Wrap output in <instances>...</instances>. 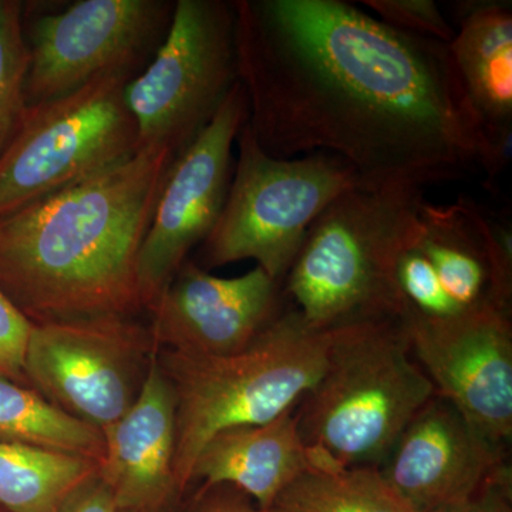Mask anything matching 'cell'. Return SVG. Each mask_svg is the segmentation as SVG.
Returning <instances> with one entry per match:
<instances>
[{
  "label": "cell",
  "instance_id": "4fadbf2b",
  "mask_svg": "<svg viewBox=\"0 0 512 512\" xmlns=\"http://www.w3.org/2000/svg\"><path fill=\"white\" fill-rule=\"evenodd\" d=\"M279 311V284L259 266L220 278L187 261L150 309V329L158 350L229 356L248 348Z\"/></svg>",
  "mask_w": 512,
  "mask_h": 512
},
{
  "label": "cell",
  "instance_id": "30bf717a",
  "mask_svg": "<svg viewBox=\"0 0 512 512\" xmlns=\"http://www.w3.org/2000/svg\"><path fill=\"white\" fill-rule=\"evenodd\" d=\"M174 5L163 0H80L63 12L33 19L25 28L28 106L72 93L104 73H140L163 42Z\"/></svg>",
  "mask_w": 512,
  "mask_h": 512
},
{
  "label": "cell",
  "instance_id": "52a82bcc",
  "mask_svg": "<svg viewBox=\"0 0 512 512\" xmlns=\"http://www.w3.org/2000/svg\"><path fill=\"white\" fill-rule=\"evenodd\" d=\"M136 73H104L80 89L26 106L0 156V218L117 164L138 150L126 101Z\"/></svg>",
  "mask_w": 512,
  "mask_h": 512
},
{
  "label": "cell",
  "instance_id": "3957f363",
  "mask_svg": "<svg viewBox=\"0 0 512 512\" xmlns=\"http://www.w3.org/2000/svg\"><path fill=\"white\" fill-rule=\"evenodd\" d=\"M424 201L412 185L357 187L323 210L284 279L309 328L404 318L397 262L419 234Z\"/></svg>",
  "mask_w": 512,
  "mask_h": 512
},
{
  "label": "cell",
  "instance_id": "484cf974",
  "mask_svg": "<svg viewBox=\"0 0 512 512\" xmlns=\"http://www.w3.org/2000/svg\"><path fill=\"white\" fill-rule=\"evenodd\" d=\"M185 512H276L262 510L244 491L229 484L201 488Z\"/></svg>",
  "mask_w": 512,
  "mask_h": 512
},
{
  "label": "cell",
  "instance_id": "7a4b0ae2",
  "mask_svg": "<svg viewBox=\"0 0 512 512\" xmlns=\"http://www.w3.org/2000/svg\"><path fill=\"white\" fill-rule=\"evenodd\" d=\"M174 160L138 148L0 218V289L33 325L144 311L138 255Z\"/></svg>",
  "mask_w": 512,
  "mask_h": 512
},
{
  "label": "cell",
  "instance_id": "5bb4252c",
  "mask_svg": "<svg viewBox=\"0 0 512 512\" xmlns=\"http://www.w3.org/2000/svg\"><path fill=\"white\" fill-rule=\"evenodd\" d=\"M503 451L434 394L404 429L382 471L414 511L429 512L510 478Z\"/></svg>",
  "mask_w": 512,
  "mask_h": 512
},
{
  "label": "cell",
  "instance_id": "2e32d148",
  "mask_svg": "<svg viewBox=\"0 0 512 512\" xmlns=\"http://www.w3.org/2000/svg\"><path fill=\"white\" fill-rule=\"evenodd\" d=\"M101 433L104 454L99 477L117 503L133 512H163L177 497L175 394L158 353L136 402Z\"/></svg>",
  "mask_w": 512,
  "mask_h": 512
},
{
  "label": "cell",
  "instance_id": "8fae6325",
  "mask_svg": "<svg viewBox=\"0 0 512 512\" xmlns=\"http://www.w3.org/2000/svg\"><path fill=\"white\" fill-rule=\"evenodd\" d=\"M248 97L235 84L214 119L178 154L168 171L138 255L141 305L150 312L165 286L220 218L231 184L232 147L248 120Z\"/></svg>",
  "mask_w": 512,
  "mask_h": 512
},
{
  "label": "cell",
  "instance_id": "4316f807",
  "mask_svg": "<svg viewBox=\"0 0 512 512\" xmlns=\"http://www.w3.org/2000/svg\"><path fill=\"white\" fill-rule=\"evenodd\" d=\"M56 512H133L117 503L109 487L96 476L77 487Z\"/></svg>",
  "mask_w": 512,
  "mask_h": 512
},
{
  "label": "cell",
  "instance_id": "603a6c76",
  "mask_svg": "<svg viewBox=\"0 0 512 512\" xmlns=\"http://www.w3.org/2000/svg\"><path fill=\"white\" fill-rule=\"evenodd\" d=\"M396 278L407 312L427 318H450L463 312L441 288L436 272L417 248L416 239L400 255Z\"/></svg>",
  "mask_w": 512,
  "mask_h": 512
},
{
  "label": "cell",
  "instance_id": "5b68a950",
  "mask_svg": "<svg viewBox=\"0 0 512 512\" xmlns=\"http://www.w3.org/2000/svg\"><path fill=\"white\" fill-rule=\"evenodd\" d=\"M434 394L402 320L353 323L329 330L325 369L295 416L309 450L343 467L382 468Z\"/></svg>",
  "mask_w": 512,
  "mask_h": 512
},
{
  "label": "cell",
  "instance_id": "83f0119b",
  "mask_svg": "<svg viewBox=\"0 0 512 512\" xmlns=\"http://www.w3.org/2000/svg\"><path fill=\"white\" fill-rule=\"evenodd\" d=\"M429 512H512L511 477L495 481L480 493Z\"/></svg>",
  "mask_w": 512,
  "mask_h": 512
},
{
  "label": "cell",
  "instance_id": "7402d4cb",
  "mask_svg": "<svg viewBox=\"0 0 512 512\" xmlns=\"http://www.w3.org/2000/svg\"><path fill=\"white\" fill-rule=\"evenodd\" d=\"M23 12L22 2L0 0V156L15 136L28 106L29 49Z\"/></svg>",
  "mask_w": 512,
  "mask_h": 512
},
{
  "label": "cell",
  "instance_id": "8992f818",
  "mask_svg": "<svg viewBox=\"0 0 512 512\" xmlns=\"http://www.w3.org/2000/svg\"><path fill=\"white\" fill-rule=\"evenodd\" d=\"M238 160L217 224L202 242V269L252 259L281 284L309 228L336 198L365 187L342 158L266 154L248 120L237 137Z\"/></svg>",
  "mask_w": 512,
  "mask_h": 512
},
{
  "label": "cell",
  "instance_id": "d6986e66",
  "mask_svg": "<svg viewBox=\"0 0 512 512\" xmlns=\"http://www.w3.org/2000/svg\"><path fill=\"white\" fill-rule=\"evenodd\" d=\"M311 467L276 498V512H416L375 466L343 467L309 450Z\"/></svg>",
  "mask_w": 512,
  "mask_h": 512
},
{
  "label": "cell",
  "instance_id": "277c9868",
  "mask_svg": "<svg viewBox=\"0 0 512 512\" xmlns=\"http://www.w3.org/2000/svg\"><path fill=\"white\" fill-rule=\"evenodd\" d=\"M329 330L319 332L291 308L279 311L254 342L220 357L160 350L158 362L175 394L174 481L177 497L191 484L195 460L221 431L278 419L318 382Z\"/></svg>",
  "mask_w": 512,
  "mask_h": 512
},
{
  "label": "cell",
  "instance_id": "9a60e30c",
  "mask_svg": "<svg viewBox=\"0 0 512 512\" xmlns=\"http://www.w3.org/2000/svg\"><path fill=\"white\" fill-rule=\"evenodd\" d=\"M416 245L458 308L510 306L511 229L476 201L466 195L448 205L424 201Z\"/></svg>",
  "mask_w": 512,
  "mask_h": 512
},
{
  "label": "cell",
  "instance_id": "6da1fadb",
  "mask_svg": "<svg viewBox=\"0 0 512 512\" xmlns=\"http://www.w3.org/2000/svg\"><path fill=\"white\" fill-rule=\"evenodd\" d=\"M239 82L269 156L342 158L365 187L466 180L487 127L447 43L343 0H237Z\"/></svg>",
  "mask_w": 512,
  "mask_h": 512
},
{
  "label": "cell",
  "instance_id": "cb8c5ba5",
  "mask_svg": "<svg viewBox=\"0 0 512 512\" xmlns=\"http://www.w3.org/2000/svg\"><path fill=\"white\" fill-rule=\"evenodd\" d=\"M377 19L403 32L450 45L456 29L433 0H363Z\"/></svg>",
  "mask_w": 512,
  "mask_h": 512
},
{
  "label": "cell",
  "instance_id": "d4e9b609",
  "mask_svg": "<svg viewBox=\"0 0 512 512\" xmlns=\"http://www.w3.org/2000/svg\"><path fill=\"white\" fill-rule=\"evenodd\" d=\"M33 326L0 289V376L28 384L25 359Z\"/></svg>",
  "mask_w": 512,
  "mask_h": 512
},
{
  "label": "cell",
  "instance_id": "ffe728a7",
  "mask_svg": "<svg viewBox=\"0 0 512 512\" xmlns=\"http://www.w3.org/2000/svg\"><path fill=\"white\" fill-rule=\"evenodd\" d=\"M92 458L0 440V507L9 512H56L99 473Z\"/></svg>",
  "mask_w": 512,
  "mask_h": 512
},
{
  "label": "cell",
  "instance_id": "e0dca14e",
  "mask_svg": "<svg viewBox=\"0 0 512 512\" xmlns=\"http://www.w3.org/2000/svg\"><path fill=\"white\" fill-rule=\"evenodd\" d=\"M309 467V448L295 412L289 410L269 423L215 434L195 460L191 483L202 480V488L234 485L262 510H272L282 491Z\"/></svg>",
  "mask_w": 512,
  "mask_h": 512
},
{
  "label": "cell",
  "instance_id": "7c38bea8",
  "mask_svg": "<svg viewBox=\"0 0 512 512\" xmlns=\"http://www.w3.org/2000/svg\"><path fill=\"white\" fill-rule=\"evenodd\" d=\"M404 335L436 394L460 410L493 443L512 436L510 306L484 303L450 316L407 312Z\"/></svg>",
  "mask_w": 512,
  "mask_h": 512
},
{
  "label": "cell",
  "instance_id": "ac0fdd59",
  "mask_svg": "<svg viewBox=\"0 0 512 512\" xmlns=\"http://www.w3.org/2000/svg\"><path fill=\"white\" fill-rule=\"evenodd\" d=\"M451 56L471 104L485 127L512 126L511 3L463 6Z\"/></svg>",
  "mask_w": 512,
  "mask_h": 512
},
{
  "label": "cell",
  "instance_id": "ba28073f",
  "mask_svg": "<svg viewBox=\"0 0 512 512\" xmlns=\"http://www.w3.org/2000/svg\"><path fill=\"white\" fill-rule=\"evenodd\" d=\"M239 82L234 2L178 0L163 42L126 86L138 148L183 153Z\"/></svg>",
  "mask_w": 512,
  "mask_h": 512
},
{
  "label": "cell",
  "instance_id": "44dd1931",
  "mask_svg": "<svg viewBox=\"0 0 512 512\" xmlns=\"http://www.w3.org/2000/svg\"><path fill=\"white\" fill-rule=\"evenodd\" d=\"M0 440L92 458L101 463L103 433L74 419L28 384L0 376Z\"/></svg>",
  "mask_w": 512,
  "mask_h": 512
},
{
  "label": "cell",
  "instance_id": "9c48e42d",
  "mask_svg": "<svg viewBox=\"0 0 512 512\" xmlns=\"http://www.w3.org/2000/svg\"><path fill=\"white\" fill-rule=\"evenodd\" d=\"M158 353L136 316H97L33 326L25 376L50 403L96 429L123 417Z\"/></svg>",
  "mask_w": 512,
  "mask_h": 512
}]
</instances>
